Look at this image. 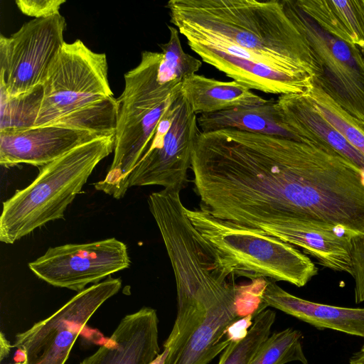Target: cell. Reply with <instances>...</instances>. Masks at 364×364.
<instances>
[{"mask_svg": "<svg viewBox=\"0 0 364 364\" xmlns=\"http://www.w3.org/2000/svg\"><path fill=\"white\" fill-rule=\"evenodd\" d=\"M170 21L203 62L265 93H305L322 70L283 0H170Z\"/></svg>", "mask_w": 364, "mask_h": 364, "instance_id": "1", "label": "cell"}, {"mask_svg": "<svg viewBox=\"0 0 364 364\" xmlns=\"http://www.w3.org/2000/svg\"><path fill=\"white\" fill-rule=\"evenodd\" d=\"M176 284L177 314L164 343V364H208L230 342L226 330L239 316L235 275L212 252L190 248L170 260Z\"/></svg>", "mask_w": 364, "mask_h": 364, "instance_id": "2", "label": "cell"}, {"mask_svg": "<svg viewBox=\"0 0 364 364\" xmlns=\"http://www.w3.org/2000/svg\"><path fill=\"white\" fill-rule=\"evenodd\" d=\"M114 146V134L77 146L41 167L37 177L3 203L0 240L14 244L50 221L63 219L97 165Z\"/></svg>", "mask_w": 364, "mask_h": 364, "instance_id": "3", "label": "cell"}, {"mask_svg": "<svg viewBox=\"0 0 364 364\" xmlns=\"http://www.w3.org/2000/svg\"><path fill=\"white\" fill-rule=\"evenodd\" d=\"M114 133V157L105 178L95 188L122 198L129 176L148 150L163 115L181 90V82L160 83L158 68L141 62L124 75Z\"/></svg>", "mask_w": 364, "mask_h": 364, "instance_id": "4", "label": "cell"}, {"mask_svg": "<svg viewBox=\"0 0 364 364\" xmlns=\"http://www.w3.org/2000/svg\"><path fill=\"white\" fill-rule=\"evenodd\" d=\"M193 226L234 269L236 276L283 281L298 287L318 274L311 259L294 245L251 227L214 217L207 210L186 208Z\"/></svg>", "mask_w": 364, "mask_h": 364, "instance_id": "5", "label": "cell"}, {"mask_svg": "<svg viewBox=\"0 0 364 364\" xmlns=\"http://www.w3.org/2000/svg\"><path fill=\"white\" fill-rule=\"evenodd\" d=\"M41 88L33 127L50 124L63 115L114 97L105 53L91 50L80 39L64 43Z\"/></svg>", "mask_w": 364, "mask_h": 364, "instance_id": "6", "label": "cell"}, {"mask_svg": "<svg viewBox=\"0 0 364 364\" xmlns=\"http://www.w3.org/2000/svg\"><path fill=\"white\" fill-rule=\"evenodd\" d=\"M197 119L181 88L163 115L148 150L131 172L129 188L160 186L181 191L200 133Z\"/></svg>", "mask_w": 364, "mask_h": 364, "instance_id": "7", "label": "cell"}, {"mask_svg": "<svg viewBox=\"0 0 364 364\" xmlns=\"http://www.w3.org/2000/svg\"><path fill=\"white\" fill-rule=\"evenodd\" d=\"M65 19L58 13L33 18L9 37L1 34V92L16 98L42 86L65 43Z\"/></svg>", "mask_w": 364, "mask_h": 364, "instance_id": "8", "label": "cell"}, {"mask_svg": "<svg viewBox=\"0 0 364 364\" xmlns=\"http://www.w3.org/2000/svg\"><path fill=\"white\" fill-rule=\"evenodd\" d=\"M121 287L119 278L109 276L85 288L53 314L17 333L14 347L23 353L27 364H65L87 321Z\"/></svg>", "mask_w": 364, "mask_h": 364, "instance_id": "9", "label": "cell"}, {"mask_svg": "<svg viewBox=\"0 0 364 364\" xmlns=\"http://www.w3.org/2000/svg\"><path fill=\"white\" fill-rule=\"evenodd\" d=\"M285 9L305 34L322 70L313 82L364 128V53L355 46L331 36L294 4L283 0Z\"/></svg>", "mask_w": 364, "mask_h": 364, "instance_id": "10", "label": "cell"}, {"mask_svg": "<svg viewBox=\"0 0 364 364\" xmlns=\"http://www.w3.org/2000/svg\"><path fill=\"white\" fill-rule=\"evenodd\" d=\"M127 247L114 237L84 244L50 247L28 263L30 270L48 284L80 292L89 284L127 269Z\"/></svg>", "mask_w": 364, "mask_h": 364, "instance_id": "11", "label": "cell"}, {"mask_svg": "<svg viewBox=\"0 0 364 364\" xmlns=\"http://www.w3.org/2000/svg\"><path fill=\"white\" fill-rule=\"evenodd\" d=\"M102 136L55 124L0 130V164L6 168L21 164L42 167Z\"/></svg>", "mask_w": 364, "mask_h": 364, "instance_id": "12", "label": "cell"}, {"mask_svg": "<svg viewBox=\"0 0 364 364\" xmlns=\"http://www.w3.org/2000/svg\"><path fill=\"white\" fill-rule=\"evenodd\" d=\"M156 311L127 314L109 338L80 364H150L160 354Z\"/></svg>", "mask_w": 364, "mask_h": 364, "instance_id": "13", "label": "cell"}, {"mask_svg": "<svg viewBox=\"0 0 364 364\" xmlns=\"http://www.w3.org/2000/svg\"><path fill=\"white\" fill-rule=\"evenodd\" d=\"M259 229L294 246L301 247L318 263L352 276L351 234L320 222L289 220Z\"/></svg>", "mask_w": 364, "mask_h": 364, "instance_id": "14", "label": "cell"}, {"mask_svg": "<svg viewBox=\"0 0 364 364\" xmlns=\"http://www.w3.org/2000/svg\"><path fill=\"white\" fill-rule=\"evenodd\" d=\"M276 102L284 124L299 141L331 148L364 172V156L321 114L306 92L279 95Z\"/></svg>", "mask_w": 364, "mask_h": 364, "instance_id": "15", "label": "cell"}, {"mask_svg": "<svg viewBox=\"0 0 364 364\" xmlns=\"http://www.w3.org/2000/svg\"><path fill=\"white\" fill-rule=\"evenodd\" d=\"M263 301L271 306L314 327L328 328L364 338V309L347 308L315 303L284 290L268 279Z\"/></svg>", "mask_w": 364, "mask_h": 364, "instance_id": "16", "label": "cell"}, {"mask_svg": "<svg viewBox=\"0 0 364 364\" xmlns=\"http://www.w3.org/2000/svg\"><path fill=\"white\" fill-rule=\"evenodd\" d=\"M181 90L196 115L259 105L267 101L235 80L220 81L198 74L186 78Z\"/></svg>", "mask_w": 364, "mask_h": 364, "instance_id": "17", "label": "cell"}, {"mask_svg": "<svg viewBox=\"0 0 364 364\" xmlns=\"http://www.w3.org/2000/svg\"><path fill=\"white\" fill-rule=\"evenodd\" d=\"M318 26L348 44L364 49V0H294Z\"/></svg>", "mask_w": 364, "mask_h": 364, "instance_id": "18", "label": "cell"}, {"mask_svg": "<svg viewBox=\"0 0 364 364\" xmlns=\"http://www.w3.org/2000/svg\"><path fill=\"white\" fill-rule=\"evenodd\" d=\"M198 124L201 132L233 129L255 134L277 135L298 141L284 124L276 100L259 105L235 107L200 114Z\"/></svg>", "mask_w": 364, "mask_h": 364, "instance_id": "19", "label": "cell"}, {"mask_svg": "<svg viewBox=\"0 0 364 364\" xmlns=\"http://www.w3.org/2000/svg\"><path fill=\"white\" fill-rule=\"evenodd\" d=\"M168 40L159 45L162 58L159 68L158 80L162 84L183 82L186 78L196 74L202 66V61L183 50L180 33L176 27L168 26Z\"/></svg>", "mask_w": 364, "mask_h": 364, "instance_id": "20", "label": "cell"}, {"mask_svg": "<svg viewBox=\"0 0 364 364\" xmlns=\"http://www.w3.org/2000/svg\"><path fill=\"white\" fill-rule=\"evenodd\" d=\"M302 334L291 328L274 332L262 343L248 364H308L301 344Z\"/></svg>", "mask_w": 364, "mask_h": 364, "instance_id": "21", "label": "cell"}, {"mask_svg": "<svg viewBox=\"0 0 364 364\" xmlns=\"http://www.w3.org/2000/svg\"><path fill=\"white\" fill-rule=\"evenodd\" d=\"M306 93L321 114L364 156V128L318 86L313 85Z\"/></svg>", "mask_w": 364, "mask_h": 364, "instance_id": "22", "label": "cell"}, {"mask_svg": "<svg viewBox=\"0 0 364 364\" xmlns=\"http://www.w3.org/2000/svg\"><path fill=\"white\" fill-rule=\"evenodd\" d=\"M276 314L271 309H265L259 314L245 338L231 342L222 353L218 364H248L271 334Z\"/></svg>", "mask_w": 364, "mask_h": 364, "instance_id": "23", "label": "cell"}, {"mask_svg": "<svg viewBox=\"0 0 364 364\" xmlns=\"http://www.w3.org/2000/svg\"><path fill=\"white\" fill-rule=\"evenodd\" d=\"M269 279L257 278L247 285H238L235 306L239 318L252 315L255 318L267 306L263 301V294Z\"/></svg>", "mask_w": 364, "mask_h": 364, "instance_id": "24", "label": "cell"}, {"mask_svg": "<svg viewBox=\"0 0 364 364\" xmlns=\"http://www.w3.org/2000/svg\"><path fill=\"white\" fill-rule=\"evenodd\" d=\"M351 262L355 280V301H364V234L351 236Z\"/></svg>", "mask_w": 364, "mask_h": 364, "instance_id": "25", "label": "cell"}, {"mask_svg": "<svg viewBox=\"0 0 364 364\" xmlns=\"http://www.w3.org/2000/svg\"><path fill=\"white\" fill-rule=\"evenodd\" d=\"M65 0H17L18 9L34 18H46L58 14Z\"/></svg>", "mask_w": 364, "mask_h": 364, "instance_id": "26", "label": "cell"}, {"mask_svg": "<svg viewBox=\"0 0 364 364\" xmlns=\"http://www.w3.org/2000/svg\"><path fill=\"white\" fill-rule=\"evenodd\" d=\"M254 319L253 316L248 315L234 321L226 330V338L231 343L245 338L253 324Z\"/></svg>", "mask_w": 364, "mask_h": 364, "instance_id": "27", "label": "cell"}, {"mask_svg": "<svg viewBox=\"0 0 364 364\" xmlns=\"http://www.w3.org/2000/svg\"><path fill=\"white\" fill-rule=\"evenodd\" d=\"M14 347L11 343L7 340L3 332L0 333V360L2 361L7 357Z\"/></svg>", "mask_w": 364, "mask_h": 364, "instance_id": "28", "label": "cell"}, {"mask_svg": "<svg viewBox=\"0 0 364 364\" xmlns=\"http://www.w3.org/2000/svg\"><path fill=\"white\" fill-rule=\"evenodd\" d=\"M349 363L350 364H364V344L358 351L352 355Z\"/></svg>", "mask_w": 364, "mask_h": 364, "instance_id": "29", "label": "cell"}, {"mask_svg": "<svg viewBox=\"0 0 364 364\" xmlns=\"http://www.w3.org/2000/svg\"><path fill=\"white\" fill-rule=\"evenodd\" d=\"M168 355V350L164 349L163 352L160 353L155 360L150 364H164L165 360Z\"/></svg>", "mask_w": 364, "mask_h": 364, "instance_id": "30", "label": "cell"}, {"mask_svg": "<svg viewBox=\"0 0 364 364\" xmlns=\"http://www.w3.org/2000/svg\"><path fill=\"white\" fill-rule=\"evenodd\" d=\"M12 364H27V361H26V358H24L23 360L16 362V363H12Z\"/></svg>", "mask_w": 364, "mask_h": 364, "instance_id": "31", "label": "cell"}, {"mask_svg": "<svg viewBox=\"0 0 364 364\" xmlns=\"http://www.w3.org/2000/svg\"><path fill=\"white\" fill-rule=\"evenodd\" d=\"M364 52V49H361Z\"/></svg>", "mask_w": 364, "mask_h": 364, "instance_id": "32", "label": "cell"}, {"mask_svg": "<svg viewBox=\"0 0 364 364\" xmlns=\"http://www.w3.org/2000/svg\"><path fill=\"white\" fill-rule=\"evenodd\" d=\"M363 51V50H362ZM363 53H364V52L363 51Z\"/></svg>", "mask_w": 364, "mask_h": 364, "instance_id": "33", "label": "cell"}]
</instances>
